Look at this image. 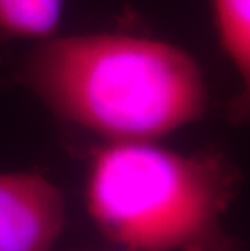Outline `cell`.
Here are the masks:
<instances>
[{
    "label": "cell",
    "instance_id": "obj_1",
    "mask_svg": "<svg viewBox=\"0 0 250 251\" xmlns=\"http://www.w3.org/2000/svg\"><path fill=\"white\" fill-rule=\"evenodd\" d=\"M20 78L54 114L106 143L156 141L198 120L206 105L198 63L177 46L140 36L51 37Z\"/></svg>",
    "mask_w": 250,
    "mask_h": 251
},
{
    "label": "cell",
    "instance_id": "obj_2",
    "mask_svg": "<svg viewBox=\"0 0 250 251\" xmlns=\"http://www.w3.org/2000/svg\"><path fill=\"white\" fill-rule=\"evenodd\" d=\"M236 186L221 154L119 141L93 152L84 198L93 224L122 251H198L221 240Z\"/></svg>",
    "mask_w": 250,
    "mask_h": 251
},
{
    "label": "cell",
    "instance_id": "obj_3",
    "mask_svg": "<svg viewBox=\"0 0 250 251\" xmlns=\"http://www.w3.org/2000/svg\"><path fill=\"white\" fill-rule=\"evenodd\" d=\"M60 190L36 172H0V251H52L65 227Z\"/></svg>",
    "mask_w": 250,
    "mask_h": 251
},
{
    "label": "cell",
    "instance_id": "obj_4",
    "mask_svg": "<svg viewBox=\"0 0 250 251\" xmlns=\"http://www.w3.org/2000/svg\"><path fill=\"white\" fill-rule=\"evenodd\" d=\"M218 37L241 78V91L227 105L232 124L250 122V0H211Z\"/></svg>",
    "mask_w": 250,
    "mask_h": 251
},
{
    "label": "cell",
    "instance_id": "obj_5",
    "mask_svg": "<svg viewBox=\"0 0 250 251\" xmlns=\"http://www.w3.org/2000/svg\"><path fill=\"white\" fill-rule=\"evenodd\" d=\"M63 0H0V36L47 41L60 26Z\"/></svg>",
    "mask_w": 250,
    "mask_h": 251
}]
</instances>
